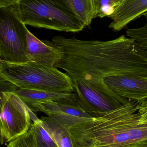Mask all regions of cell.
<instances>
[{
  "instance_id": "4fadbf2b",
  "label": "cell",
  "mask_w": 147,
  "mask_h": 147,
  "mask_svg": "<svg viewBox=\"0 0 147 147\" xmlns=\"http://www.w3.org/2000/svg\"><path fill=\"white\" fill-rule=\"evenodd\" d=\"M26 105L77 99L75 93L58 92L19 88L14 92Z\"/></svg>"
},
{
  "instance_id": "30bf717a",
  "label": "cell",
  "mask_w": 147,
  "mask_h": 147,
  "mask_svg": "<svg viewBox=\"0 0 147 147\" xmlns=\"http://www.w3.org/2000/svg\"><path fill=\"white\" fill-rule=\"evenodd\" d=\"M147 12V0H121L113 13L108 17L112 20L108 27L113 31H120Z\"/></svg>"
},
{
  "instance_id": "2e32d148",
  "label": "cell",
  "mask_w": 147,
  "mask_h": 147,
  "mask_svg": "<svg viewBox=\"0 0 147 147\" xmlns=\"http://www.w3.org/2000/svg\"><path fill=\"white\" fill-rule=\"evenodd\" d=\"M143 16L145 20L144 25L140 28L128 29L126 36L138 43L147 53V12Z\"/></svg>"
},
{
  "instance_id": "5b68a950",
  "label": "cell",
  "mask_w": 147,
  "mask_h": 147,
  "mask_svg": "<svg viewBox=\"0 0 147 147\" xmlns=\"http://www.w3.org/2000/svg\"><path fill=\"white\" fill-rule=\"evenodd\" d=\"M22 21L26 25L65 32H77L85 28L56 0H20Z\"/></svg>"
},
{
  "instance_id": "7c38bea8",
  "label": "cell",
  "mask_w": 147,
  "mask_h": 147,
  "mask_svg": "<svg viewBox=\"0 0 147 147\" xmlns=\"http://www.w3.org/2000/svg\"><path fill=\"white\" fill-rule=\"evenodd\" d=\"M57 4L77 19L84 27L91 25L97 18V0H56Z\"/></svg>"
},
{
  "instance_id": "e0dca14e",
  "label": "cell",
  "mask_w": 147,
  "mask_h": 147,
  "mask_svg": "<svg viewBox=\"0 0 147 147\" xmlns=\"http://www.w3.org/2000/svg\"><path fill=\"white\" fill-rule=\"evenodd\" d=\"M121 0H97L98 13L97 18L108 17L113 14Z\"/></svg>"
},
{
  "instance_id": "6da1fadb",
  "label": "cell",
  "mask_w": 147,
  "mask_h": 147,
  "mask_svg": "<svg viewBox=\"0 0 147 147\" xmlns=\"http://www.w3.org/2000/svg\"><path fill=\"white\" fill-rule=\"evenodd\" d=\"M52 42L63 52L55 66L74 80L147 105V53L125 35L107 41L57 36Z\"/></svg>"
},
{
  "instance_id": "8992f818",
  "label": "cell",
  "mask_w": 147,
  "mask_h": 147,
  "mask_svg": "<svg viewBox=\"0 0 147 147\" xmlns=\"http://www.w3.org/2000/svg\"><path fill=\"white\" fill-rule=\"evenodd\" d=\"M1 143L10 142L29 131L38 118L27 105L14 93L0 94Z\"/></svg>"
},
{
  "instance_id": "7a4b0ae2",
  "label": "cell",
  "mask_w": 147,
  "mask_h": 147,
  "mask_svg": "<svg viewBox=\"0 0 147 147\" xmlns=\"http://www.w3.org/2000/svg\"><path fill=\"white\" fill-rule=\"evenodd\" d=\"M141 104L130 101L94 118L91 129L96 147H147V120L141 119Z\"/></svg>"
},
{
  "instance_id": "5bb4252c",
  "label": "cell",
  "mask_w": 147,
  "mask_h": 147,
  "mask_svg": "<svg viewBox=\"0 0 147 147\" xmlns=\"http://www.w3.org/2000/svg\"><path fill=\"white\" fill-rule=\"evenodd\" d=\"M41 122L59 147H73L70 135L66 127L53 119L42 117Z\"/></svg>"
},
{
  "instance_id": "9c48e42d",
  "label": "cell",
  "mask_w": 147,
  "mask_h": 147,
  "mask_svg": "<svg viewBox=\"0 0 147 147\" xmlns=\"http://www.w3.org/2000/svg\"><path fill=\"white\" fill-rule=\"evenodd\" d=\"M49 117L67 128L73 147H96L95 139L90 128L94 117H78L64 115H51Z\"/></svg>"
},
{
  "instance_id": "d6986e66",
  "label": "cell",
  "mask_w": 147,
  "mask_h": 147,
  "mask_svg": "<svg viewBox=\"0 0 147 147\" xmlns=\"http://www.w3.org/2000/svg\"><path fill=\"white\" fill-rule=\"evenodd\" d=\"M1 92H2L14 93L19 88L14 84L7 81L0 80Z\"/></svg>"
},
{
  "instance_id": "8fae6325",
  "label": "cell",
  "mask_w": 147,
  "mask_h": 147,
  "mask_svg": "<svg viewBox=\"0 0 147 147\" xmlns=\"http://www.w3.org/2000/svg\"><path fill=\"white\" fill-rule=\"evenodd\" d=\"M27 105L32 111L41 112L48 116L64 115L78 117H93L81 107L77 99Z\"/></svg>"
},
{
  "instance_id": "9a60e30c",
  "label": "cell",
  "mask_w": 147,
  "mask_h": 147,
  "mask_svg": "<svg viewBox=\"0 0 147 147\" xmlns=\"http://www.w3.org/2000/svg\"><path fill=\"white\" fill-rule=\"evenodd\" d=\"M30 129L34 136L35 147H59L42 124L41 119L33 122Z\"/></svg>"
},
{
  "instance_id": "ac0fdd59",
  "label": "cell",
  "mask_w": 147,
  "mask_h": 147,
  "mask_svg": "<svg viewBox=\"0 0 147 147\" xmlns=\"http://www.w3.org/2000/svg\"><path fill=\"white\" fill-rule=\"evenodd\" d=\"M7 147H35L34 136L31 130L10 142Z\"/></svg>"
},
{
  "instance_id": "3957f363",
  "label": "cell",
  "mask_w": 147,
  "mask_h": 147,
  "mask_svg": "<svg viewBox=\"0 0 147 147\" xmlns=\"http://www.w3.org/2000/svg\"><path fill=\"white\" fill-rule=\"evenodd\" d=\"M0 80L20 88L58 92H75L72 79L55 67L32 61L14 63L0 60Z\"/></svg>"
},
{
  "instance_id": "52a82bcc",
  "label": "cell",
  "mask_w": 147,
  "mask_h": 147,
  "mask_svg": "<svg viewBox=\"0 0 147 147\" xmlns=\"http://www.w3.org/2000/svg\"><path fill=\"white\" fill-rule=\"evenodd\" d=\"M72 80L79 105L93 117H101L130 101L114 94L96 89L83 82Z\"/></svg>"
},
{
  "instance_id": "277c9868",
  "label": "cell",
  "mask_w": 147,
  "mask_h": 147,
  "mask_svg": "<svg viewBox=\"0 0 147 147\" xmlns=\"http://www.w3.org/2000/svg\"><path fill=\"white\" fill-rule=\"evenodd\" d=\"M27 29L22 21L20 0H0V60L29 61Z\"/></svg>"
},
{
  "instance_id": "ba28073f",
  "label": "cell",
  "mask_w": 147,
  "mask_h": 147,
  "mask_svg": "<svg viewBox=\"0 0 147 147\" xmlns=\"http://www.w3.org/2000/svg\"><path fill=\"white\" fill-rule=\"evenodd\" d=\"M26 54L29 61L55 67L63 57V52L53 42L40 40L27 29Z\"/></svg>"
}]
</instances>
